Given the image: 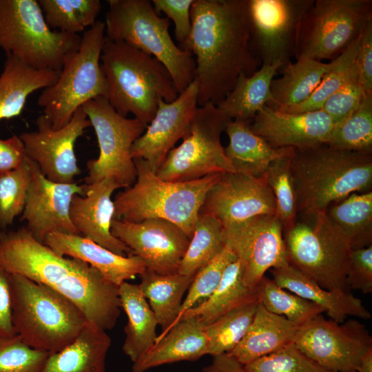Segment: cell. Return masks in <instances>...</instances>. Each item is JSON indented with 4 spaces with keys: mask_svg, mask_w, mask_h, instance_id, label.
<instances>
[{
    "mask_svg": "<svg viewBox=\"0 0 372 372\" xmlns=\"http://www.w3.org/2000/svg\"><path fill=\"white\" fill-rule=\"evenodd\" d=\"M299 327L260 302L242 339L229 353L242 365L293 344Z\"/></svg>",
    "mask_w": 372,
    "mask_h": 372,
    "instance_id": "obj_28",
    "label": "cell"
},
{
    "mask_svg": "<svg viewBox=\"0 0 372 372\" xmlns=\"http://www.w3.org/2000/svg\"><path fill=\"white\" fill-rule=\"evenodd\" d=\"M84 187V194L75 195L70 208L71 222L79 235L116 254L132 255L130 249L111 231L114 214L112 195L120 185L112 178H105Z\"/></svg>",
    "mask_w": 372,
    "mask_h": 372,
    "instance_id": "obj_23",
    "label": "cell"
},
{
    "mask_svg": "<svg viewBox=\"0 0 372 372\" xmlns=\"http://www.w3.org/2000/svg\"><path fill=\"white\" fill-rule=\"evenodd\" d=\"M0 229H1V225H0Z\"/></svg>",
    "mask_w": 372,
    "mask_h": 372,
    "instance_id": "obj_57",
    "label": "cell"
},
{
    "mask_svg": "<svg viewBox=\"0 0 372 372\" xmlns=\"http://www.w3.org/2000/svg\"><path fill=\"white\" fill-rule=\"evenodd\" d=\"M60 71L38 70L8 54L0 75V121L17 116L28 97L55 83Z\"/></svg>",
    "mask_w": 372,
    "mask_h": 372,
    "instance_id": "obj_30",
    "label": "cell"
},
{
    "mask_svg": "<svg viewBox=\"0 0 372 372\" xmlns=\"http://www.w3.org/2000/svg\"><path fill=\"white\" fill-rule=\"evenodd\" d=\"M365 94L355 65L347 81L324 102L321 110L335 125L357 108Z\"/></svg>",
    "mask_w": 372,
    "mask_h": 372,
    "instance_id": "obj_48",
    "label": "cell"
},
{
    "mask_svg": "<svg viewBox=\"0 0 372 372\" xmlns=\"http://www.w3.org/2000/svg\"><path fill=\"white\" fill-rule=\"evenodd\" d=\"M270 272L278 285L318 304L331 320L342 322L349 316L371 318L360 298L349 291L325 289L289 263Z\"/></svg>",
    "mask_w": 372,
    "mask_h": 372,
    "instance_id": "obj_25",
    "label": "cell"
},
{
    "mask_svg": "<svg viewBox=\"0 0 372 372\" xmlns=\"http://www.w3.org/2000/svg\"><path fill=\"white\" fill-rule=\"evenodd\" d=\"M203 372H246L244 366L229 353L213 356L210 364Z\"/></svg>",
    "mask_w": 372,
    "mask_h": 372,
    "instance_id": "obj_54",
    "label": "cell"
},
{
    "mask_svg": "<svg viewBox=\"0 0 372 372\" xmlns=\"http://www.w3.org/2000/svg\"><path fill=\"white\" fill-rule=\"evenodd\" d=\"M118 291L121 309L127 316L123 351L134 363L155 344L158 323L138 285L124 282Z\"/></svg>",
    "mask_w": 372,
    "mask_h": 372,
    "instance_id": "obj_31",
    "label": "cell"
},
{
    "mask_svg": "<svg viewBox=\"0 0 372 372\" xmlns=\"http://www.w3.org/2000/svg\"><path fill=\"white\" fill-rule=\"evenodd\" d=\"M347 285L349 289L372 292V245L351 251Z\"/></svg>",
    "mask_w": 372,
    "mask_h": 372,
    "instance_id": "obj_50",
    "label": "cell"
},
{
    "mask_svg": "<svg viewBox=\"0 0 372 372\" xmlns=\"http://www.w3.org/2000/svg\"><path fill=\"white\" fill-rule=\"evenodd\" d=\"M371 19V0H315L301 21L294 56L333 61Z\"/></svg>",
    "mask_w": 372,
    "mask_h": 372,
    "instance_id": "obj_11",
    "label": "cell"
},
{
    "mask_svg": "<svg viewBox=\"0 0 372 372\" xmlns=\"http://www.w3.org/2000/svg\"><path fill=\"white\" fill-rule=\"evenodd\" d=\"M198 94L194 81L174 101L160 100L153 119L132 147V158L145 160L156 173L177 141L188 134L198 107Z\"/></svg>",
    "mask_w": 372,
    "mask_h": 372,
    "instance_id": "obj_21",
    "label": "cell"
},
{
    "mask_svg": "<svg viewBox=\"0 0 372 372\" xmlns=\"http://www.w3.org/2000/svg\"><path fill=\"white\" fill-rule=\"evenodd\" d=\"M105 37L121 41L154 56L170 73L178 94L194 80L191 52L176 45L169 32V20L155 11L149 0H109Z\"/></svg>",
    "mask_w": 372,
    "mask_h": 372,
    "instance_id": "obj_7",
    "label": "cell"
},
{
    "mask_svg": "<svg viewBox=\"0 0 372 372\" xmlns=\"http://www.w3.org/2000/svg\"><path fill=\"white\" fill-rule=\"evenodd\" d=\"M225 132L229 138L225 153L237 173L262 176L273 161L294 152L291 147H273L251 130L249 122L231 120Z\"/></svg>",
    "mask_w": 372,
    "mask_h": 372,
    "instance_id": "obj_27",
    "label": "cell"
},
{
    "mask_svg": "<svg viewBox=\"0 0 372 372\" xmlns=\"http://www.w3.org/2000/svg\"><path fill=\"white\" fill-rule=\"evenodd\" d=\"M325 214L347 239L351 250L372 243V191L353 192L331 204Z\"/></svg>",
    "mask_w": 372,
    "mask_h": 372,
    "instance_id": "obj_35",
    "label": "cell"
},
{
    "mask_svg": "<svg viewBox=\"0 0 372 372\" xmlns=\"http://www.w3.org/2000/svg\"><path fill=\"white\" fill-rule=\"evenodd\" d=\"M333 65V61L324 63L311 59L290 62L283 68L282 76L271 81L273 103L269 107L280 111L304 102Z\"/></svg>",
    "mask_w": 372,
    "mask_h": 372,
    "instance_id": "obj_34",
    "label": "cell"
},
{
    "mask_svg": "<svg viewBox=\"0 0 372 372\" xmlns=\"http://www.w3.org/2000/svg\"><path fill=\"white\" fill-rule=\"evenodd\" d=\"M11 275L0 262V338L17 335L12 322Z\"/></svg>",
    "mask_w": 372,
    "mask_h": 372,
    "instance_id": "obj_52",
    "label": "cell"
},
{
    "mask_svg": "<svg viewBox=\"0 0 372 372\" xmlns=\"http://www.w3.org/2000/svg\"><path fill=\"white\" fill-rule=\"evenodd\" d=\"M297 211H325L353 192L372 188V154L327 144L295 149L291 157Z\"/></svg>",
    "mask_w": 372,
    "mask_h": 372,
    "instance_id": "obj_4",
    "label": "cell"
},
{
    "mask_svg": "<svg viewBox=\"0 0 372 372\" xmlns=\"http://www.w3.org/2000/svg\"><path fill=\"white\" fill-rule=\"evenodd\" d=\"M100 61L107 84L106 99L123 116L132 114L147 126L159 101L170 103L179 94L161 62L125 42L105 37Z\"/></svg>",
    "mask_w": 372,
    "mask_h": 372,
    "instance_id": "obj_3",
    "label": "cell"
},
{
    "mask_svg": "<svg viewBox=\"0 0 372 372\" xmlns=\"http://www.w3.org/2000/svg\"><path fill=\"white\" fill-rule=\"evenodd\" d=\"M288 262L327 290L349 291L351 249L325 211L298 213L283 231Z\"/></svg>",
    "mask_w": 372,
    "mask_h": 372,
    "instance_id": "obj_8",
    "label": "cell"
},
{
    "mask_svg": "<svg viewBox=\"0 0 372 372\" xmlns=\"http://www.w3.org/2000/svg\"><path fill=\"white\" fill-rule=\"evenodd\" d=\"M105 24L96 21L81 36L79 48L66 59L54 83L43 90L37 101L43 114L55 130L66 125L86 102L107 96L101 66Z\"/></svg>",
    "mask_w": 372,
    "mask_h": 372,
    "instance_id": "obj_10",
    "label": "cell"
},
{
    "mask_svg": "<svg viewBox=\"0 0 372 372\" xmlns=\"http://www.w3.org/2000/svg\"><path fill=\"white\" fill-rule=\"evenodd\" d=\"M192 30L181 49L194 56L198 105H217L241 74L252 75L261 64L252 53L249 0H194Z\"/></svg>",
    "mask_w": 372,
    "mask_h": 372,
    "instance_id": "obj_1",
    "label": "cell"
},
{
    "mask_svg": "<svg viewBox=\"0 0 372 372\" xmlns=\"http://www.w3.org/2000/svg\"><path fill=\"white\" fill-rule=\"evenodd\" d=\"M93 127L99 147L97 158L87 161L85 185L112 178L121 187L132 186L136 169L131 149L147 125L138 119L120 115L104 96H98L82 106Z\"/></svg>",
    "mask_w": 372,
    "mask_h": 372,
    "instance_id": "obj_13",
    "label": "cell"
},
{
    "mask_svg": "<svg viewBox=\"0 0 372 372\" xmlns=\"http://www.w3.org/2000/svg\"><path fill=\"white\" fill-rule=\"evenodd\" d=\"M236 260V256L225 246L218 256L195 274L178 315L170 328L179 321L187 311L205 300L214 293L220 282L226 267Z\"/></svg>",
    "mask_w": 372,
    "mask_h": 372,
    "instance_id": "obj_45",
    "label": "cell"
},
{
    "mask_svg": "<svg viewBox=\"0 0 372 372\" xmlns=\"http://www.w3.org/2000/svg\"><path fill=\"white\" fill-rule=\"evenodd\" d=\"M355 63L364 92L372 94V19L360 34Z\"/></svg>",
    "mask_w": 372,
    "mask_h": 372,
    "instance_id": "obj_51",
    "label": "cell"
},
{
    "mask_svg": "<svg viewBox=\"0 0 372 372\" xmlns=\"http://www.w3.org/2000/svg\"><path fill=\"white\" fill-rule=\"evenodd\" d=\"M256 289L259 302L268 311L283 316L298 327L324 312L318 304L280 287L266 276Z\"/></svg>",
    "mask_w": 372,
    "mask_h": 372,
    "instance_id": "obj_40",
    "label": "cell"
},
{
    "mask_svg": "<svg viewBox=\"0 0 372 372\" xmlns=\"http://www.w3.org/2000/svg\"><path fill=\"white\" fill-rule=\"evenodd\" d=\"M258 303L256 296L205 325L207 355L230 353L238 345L254 319Z\"/></svg>",
    "mask_w": 372,
    "mask_h": 372,
    "instance_id": "obj_38",
    "label": "cell"
},
{
    "mask_svg": "<svg viewBox=\"0 0 372 372\" xmlns=\"http://www.w3.org/2000/svg\"><path fill=\"white\" fill-rule=\"evenodd\" d=\"M111 343L106 331L87 322L72 342L49 353L41 372H105Z\"/></svg>",
    "mask_w": 372,
    "mask_h": 372,
    "instance_id": "obj_29",
    "label": "cell"
},
{
    "mask_svg": "<svg viewBox=\"0 0 372 372\" xmlns=\"http://www.w3.org/2000/svg\"><path fill=\"white\" fill-rule=\"evenodd\" d=\"M38 2L50 28L76 34L96 22L102 8L99 0H39Z\"/></svg>",
    "mask_w": 372,
    "mask_h": 372,
    "instance_id": "obj_41",
    "label": "cell"
},
{
    "mask_svg": "<svg viewBox=\"0 0 372 372\" xmlns=\"http://www.w3.org/2000/svg\"><path fill=\"white\" fill-rule=\"evenodd\" d=\"M81 37L52 30L37 0H0V48L38 70L61 71Z\"/></svg>",
    "mask_w": 372,
    "mask_h": 372,
    "instance_id": "obj_9",
    "label": "cell"
},
{
    "mask_svg": "<svg viewBox=\"0 0 372 372\" xmlns=\"http://www.w3.org/2000/svg\"><path fill=\"white\" fill-rule=\"evenodd\" d=\"M224 241L240 261L243 282L250 289L256 287L267 271L289 264L283 227L276 214L224 227Z\"/></svg>",
    "mask_w": 372,
    "mask_h": 372,
    "instance_id": "obj_16",
    "label": "cell"
},
{
    "mask_svg": "<svg viewBox=\"0 0 372 372\" xmlns=\"http://www.w3.org/2000/svg\"><path fill=\"white\" fill-rule=\"evenodd\" d=\"M136 180L115 196L114 219L138 223L161 218L181 228L191 238L206 195L222 174L183 182L158 177L147 163L135 158Z\"/></svg>",
    "mask_w": 372,
    "mask_h": 372,
    "instance_id": "obj_5",
    "label": "cell"
},
{
    "mask_svg": "<svg viewBox=\"0 0 372 372\" xmlns=\"http://www.w3.org/2000/svg\"><path fill=\"white\" fill-rule=\"evenodd\" d=\"M231 120L212 103L198 106L188 134L169 152L156 173L158 177L183 182L236 172L221 143V135Z\"/></svg>",
    "mask_w": 372,
    "mask_h": 372,
    "instance_id": "obj_12",
    "label": "cell"
},
{
    "mask_svg": "<svg viewBox=\"0 0 372 372\" xmlns=\"http://www.w3.org/2000/svg\"><path fill=\"white\" fill-rule=\"evenodd\" d=\"M294 344L326 370L356 371L362 355L372 349V337L358 320L342 322L319 314L299 327Z\"/></svg>",
    "mask_w": 372,
    "mask_h": 372,
    "instance_id": "obj_14",
    "label": "cell"
},
{
    "mask_svg": "<svg viewBox=\"0 0 372 372\" xmlns=\"http://www.w3.org/2000/svg\"><path fill=\"white\" fill-rule=\"evenodd\" d=\"M360 37L333 60V67L324 75L318 86L306 101L280 112L298 114L321 110L324 102L347 81L353 70Z\"/></svg>",
    "mask_w": 372,
    "mask_h": 372,
    "instance_id": "obj_42",
    "label": "cell"
},
{
    "mask_svg": "<svg viewBox=\"0 0 372 372\" xmlns=\"http://www.w3.org/2000/svg\"><path fill=\"white\" fill-rule=\"evenodd\" d=\"M25 157V147L19 136L0 138V173L17 169Z\"/></svg>",
    "mask_w": 372,
    "mask_h": 372,
    "instance_id": "obj_53",
    "label": "cell"
},
{
    "mask_svg": "<svg viewBox=\"0 0 372 372\" xmlns=\"http://www.w3.org/2000/svg\"><path fill=\"white\" fill-rule=\"evenodd\" d=\"M224 226L214 216L199 213L178 272L194 276L225 248Z\"/></svg>",
    "mask_w": 372,
    "mask_h": 372,
    "instance_id": "obj_37",
    "label": "cell"
},
{
    "mask_svg": "<svg viewBox=\"0 0 372 372\" xmlns=\"http://www.w3.org/2000/svg\"><path fill=\"white\" fill-rule=\"evenodd\" d=\"M327 145L372 154V94H365L357 108L334 125Z\"/></svg>",
    "mask_w": 372,
    "mask_h": 372,
    "instance_id": "obj_39",
    "label": "cell"
},
{
    "mask_svg": "<svg viewBox=\"0 0 372 372\" xmlns=\"http://www.w3.org/2000/svg\"><path fill=\"white\" fill-rule=\"evenodd\" d=\"M205 325L195 317L181 318L140 359L132 372L146 371L163 364L195 361L207 355Z\"/></svg>",
    "mask_w": 372,
    "mask_h": 372,
    "instance_id": "obj_26",
    "label": "cell"
},
{
    "mask_svg": "<svg viewBox=\"0 0 372 372\" xmlns=\"http://www.w3.org/2000/svg\"><path fill=\"white\" fill-rule=\"evenodd\" d=\"M28 159L32 180L21 216V220L27 223L26 229L42 243L52 233L79 235L71 222L70 208L75 195L84 194V185L51 181L36 163Z\"/></svg>",
    "mask_w": 372,
    "mask_h": 372,
    "instance_id": "obj_20",
    "label": "cell"
},
{
    "mask_svg": "<svg viewBox=\"0 0 372 372\" xmlns=\"http://www.w3.org/2000/svg\"><path fill=\"white\" fill-rule=\"evenodd\" d=\"M37 130L19 135L23 143L25 156L36 163L50 180L60 183H74L81 173L75 154V143L84 131L91 127L82 107L70 122L59 130L54 129L42 114L36 121Z\"/></svg>",
    "mask_w": 372,
    "mask_h": 372,
    "instance_id": "obj_17",
    "label": "cell"
},
{
    "mask_svg": "<svg viewBox=\"0 0 372 372\" xmlns=\"http://www.w3.org/2000/svg\"><path fill=\"white\" fill-rule=\"evenodd\" d=\"M282 68L278 63L261 65L249 76L240 75L232 90L216 107L231 120L251 123L265 105L272 104L271 83Z\"/></svg>",
    "mask_w": 372,
    "mask_h": 372,
    "instance_id": "obj_32",
    "label": "cell"
},
{
    "mask_svg": "<svg viewBox=\"0 0 372 372\" xmlns=\"http://www.w3.org/2000/svg\"><path fill=\"white\" fill-rule=\"evenodd\" d=\"M43 244L59 255L86 262L118 287L141 276L147 269L138 256L116 254L81 235L52 233L45 237Z\"/></svg>",
    "mask_w": 372,
    "mask_h": 372,
    "instance_id": "obj_24",
    "label": "cell"
},
{
    "mask_svg": "<svg viewBox=\"0 0 372 372\" xmlns=\"http://www.w3.org/2000/svg\"><path fill=\"white\" fill-rule=\"evenodd\" d=\"M0 262L11 273L45 285L83 312L90 324L112 329L120 316L118 287L79 259L61 256L26 229L0 232Z\"/></svg>",
    "mask_w": 372,
    "mask_h": 372,
    "instance_id": "obj_2",
    "label": "cell"
},
{
    "mask_svg": "<svg viewBox=\"0 0 372 372\" xmlns=\"http://www.w3.org/2000/svg\"><path fill=\"white\" fill-rule=\"evenodd\" d=\"M111 231L144 261L147 269L162 274L178 272L190 240L181 228L161 218L138 223L113 219Z\"/></svg>",
    "mask_w": 372,
    "mask_h": 372,
    "instance_id": "obj_18",
    "label": "cell"
},
{
    "mask_svg": "<svg viewBox=\"0 0 372 372\" xmlns=\"http://www.w3.org/2000/svg\"><path fill=\"white\" fill-rule=\"evenodd\" d=\"M246 372H327L294 343L243 365Z\"/></svg>",
    "mask_w": 372,
    "mask_h": 372,
    "instance_id": "obj_46",
    "label": "cell"
},
{
    "mask_svg": "<svg viewBox=\"0 0 372 372\" xmlns=\"http://www.w3.org/2000/svg\"><path fill=\"white\" fill-rule=\"evenodd\" d=\"M256 296V288L250 289L245 285L242 267L237 258L226 267L220 282L214 293L207 299L187 311L180 319L195 317L204 325H207Z\"/></svg>",
    "mask_w": 372,
    "mask_h": 372,
    "instance_id": "obj_36",
    "label": "cell"
},
{
    "mask_svg": "<svg viewBox=\"0 0 372 372\" xmlns=\"http://www.w3.org/2000/svg\"><path fill=\"white\" fill-rule=\"evenodd\" d=\"M194 276L178 272L158 273L146 269L140 276L139 287L147 300L162 332L156 340L163 337L176 319L183 297L188 290Z\"/></svg>",
    "mask_w": 372,
    "mask_h": 372,
    "instance_id": "obj_33",
    "label": "cell"
},
{
    "mask_svg": "<svg viewBox=\"0 0 372 372\" xmlns=\"http://www.w3.org/2000/svg\"><path fill=\"white\" fill-rule=\"evenodd\" d=\"M194 0H152L155 11L164 12L174 24V34L180 48L187 41L192 30L190 10Z\"/></svg>",
    "mask_w": 372,
    "mask_h": 372,
    "instance_id": "obj_49",
    "label": "cell"
},
{
    "mask_svg": "<svg viewBox=\"0 0 372 372\" xmlns=\"http://www.w3.org/2000/svg\"><path fill=\"white\" fill-rule=\"evenodd\" d=\"M48 355L28 345L18 335L0 338V372H41Z\"/></svg>",
    "mask_w": 372,
    "mask_h": 372,
    "instance_id": "obj_47",
    "label": "cell"
},
{
    "mask_svg": "<svg viewBox=\"0 0 372 372\" xmlns=\"http://www.w3.org/2000/svg\"><path fill=\"white\" fill-rule=\"evenodd\" d=\"M32 180V170L25 157L17 169L0 173V225H11L23 213Z\"/></svg>",
    "mask_w": 372,
    "mask_h": 372,
    "instance_id": "obj_44",
    "label": "cell"
},
{
    "mask_svg": "<svg viewBox=\"0 0 372 372\" xmlns=\"http://www.w3.org/2000/svg\"><path fill=\"white\" fill-rule=\"evenodd\" d=\"M10 289L14 329L34 349L59 351L87 322L76 304L45 285L12 273Z\"/></svg>",
    "mask_w": 372,
    "mask_h": 372,
    "instance_id": "obj_6",
    "label": "cell"
},
{
    "mask_svg": "<svg viewBox=\"0 0 372 372\" xmlns=\"http://www.w3.org/2000/svg\"><path fill=\"white\" fill-rule=\"evenodd\" d=\"M357 372H372V349L367 351L361 358Z\"/></svg>",
    "mask_w": 372,
    "mask_h": 372,
    "instance_id": "obj_55",
    "label": "cell"
},
{
    "mask_svg": "<svg viewBox=\"0 0 372 372\" xmlns=\"http://www.w3.org/2000/svg\"><path fill=\"white\" fill-rule=\"evenodd\" d=\"M292 155L273 161L265 172L276 200V216L282 225L283 231L293 225L298 215L291 168Z\"/></svg>",
    "mask_w": 372,
    "mask_h": 372,
    "instance_id": "obj_43",
    "label": "cell"
},
{
    "mask_svg": "<svg viewBox=\"0 0 372 372\" xmlns=\"http://www.w3.org/2000/svg\"><path fill=\"white\" fill-rule=\"evenodd\" d=\"M322 110L298 114L265 105L250 123L251 130L274 148L303 149L326 144L333 128Z\"/></svg>",
    "mask_w": 372,
    "mask_h": 372,
    "instance_id": "obj_22",
    "label": "cell"
},
{
    "mask_svg": "<svg viewBox=\"0 0 372 372\" xmlns=\"http://www.w3.org/2000/svg\"><path fill=\"white\" fill-rule=\"evenodd\" d=\"M327 372H337V371H327ZM349 372H357V371H349Z\"/></svg>",
    "mask_w": 372,
    "mask_h": 372,
    "instance_id": "obj_56",
    "label": "cell"
},
{
    "mask_svg": "<svg viewBox=\"0 0 372 372\" xmlns=\"http://www.w3.org/2000/svg\"><path fill=\"white\" fill-rule=\"evenodd\" d=\"M200 213L214 216L224 227L276 214V200L266 174L260 177L222 174L208 191Z\"/></svg>",
    "mask_w": 372,
    "mask_h": 372,
    "instance_id": "obj_19",
    "label": "cell"
},
{
    "mask_svg": "<svg viewBox=\"0 0 372 372\" xmlns=\"http://www.w3.org/2000/svg\"><path fill=\"white\" fill-rule=\"evenodd\" d=\"M315 0H249L250 46L261 65L280 63L295 55L301 21Z\"/></svg>",
    "mask_w": 372,
    "mask_h": 372,
    "instance_id": "obj_15",
    "label": "cell"
}]
</instances>
